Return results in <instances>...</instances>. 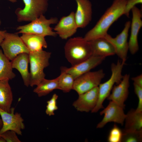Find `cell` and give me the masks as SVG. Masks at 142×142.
Returning a JSON list of instances; mask_svg holds the SVG:
<instances>
[{
    "mask_svg": "<svg viewBox=\"0 0 142 142\" xmlns=\"http://www.w3.org/2000/svg\"><path fill=\"white\" fill-rule=\"evenodd\" d=\"M20 37L29 52L39 51L47 48L48 45L44 36L29 34H22Z\"/></svg>",
    "mask_w": 142,
    "mask_h": 142,
    "instance_id": "ffe728a7",
    "label": "cell"
},
{
    "mask_svg": "<svg viewBox=\"0 0 142 142\" xmlns=\"http://www.w3.org/2000/svg\"><path fill=\"white\" fill-rule=\"evenodd\" d=\"M16 133L11 130H8L1 134V137L3 138L7 142H21Z\"/></svg>",
    "mask_w": 142,
    "mask_h": 142,
    "instance_id": "f1b7e54d",
    "label": "cell"
},
{
    "mask_svg": "<svg viewBox=\"0 0 142 142\" xmlns=\"http://www.w3.org/2000/svg\"><path fill=\"white\" fill-rule=\"evenodd\" d=\"M142 141V130L123 132L121 142H141Z\"/></svg>",
    "mask_w": 142,
    "mask_h": 142,
    "instance_id": "484cf974",
    "label": "cell"
},
{
    "mask_svg": "<svg viewBox=\"0 0 142 142\" xmlns=\"http://www.w3.org/2000/svg\"><path fill=\"white\" fill-rule=\"evenodd\" d=\"M58 21L56 17L47 19L44 15H42L28 24L18 27L16 28L18 31L17 33L32 34L44 37H56L57 34L50 26L57 24Z\"/></svg>",
    "mask_w": 142,
    "mask_h": 142,
    "instance_id": "5b68a950",
    "label": "cell"
},
{
    "mask_svg": "<svg viewBox=\"0 0 142 142\" xmlns=\"http://www.w3.org/2000/svg\"><path fill=\"white\" fill-rule=\"evenodd\" d=\"M1 137V135H0V137Z\"/></svg>",
    "mask_w": 142,
    "mask_h": 142,
    "instance_id": "8d00e7d4",
    "label": "cell"
},
{
    "mask_svg": "<svg viewBox=\"0 0 142 142\" xmlns=\"http://www.w3.org/2000/svg\"><path fill=\"white\" fill-rule=\"evenodd\" d=\"M123 135V131L114 124L109 131L107 141L109 142H121Z\"/></svg>",
    "mask_w": 142,
    "mask_h": 142,
    "instance_id": "4316f807",
    "label": "cell"
},
{
    "mask_svg": "<svg viewBox=\"0 0 142 142\" xmlns=\"http://www.w3.org/2000/svg\"><path fill=\"white\" fill-rule=\"evenodd\" d=\"M130 77L128 74L123 75L120 83L113 86L111 93L106 98L108 100L114 102L124 109L125 106L124 103L129 94Z\"/></svg>",
    "mask_w": 142,
    "mask_h": 142,
    "instance_id": "9a60e30c",
    "label": "cell"
},
{
    "mask_svg": "<svg viewBox=\"0 0 142 142\" xmlns=\"http://www.w3.org/2000/svg\"></svg>",
    "mask_w": 142,
    "mask_h": 142,
    "instance_id": "74e56055",
    "label": "cell"
},
{
    "mask_svg": "<svg viewBox=\"0 0 142 142\" xmlns=\"http://www.w3.org/2000/svg\"><path fill=\"white\" fill-rule=\"evenodd\" d=\"M74 12L62 17L53 28L57 34L62 39H66L74 35L78 28L75 19Z\"/></svg>",
    "mask_w": 142,
    "mask_h": 142,
    "instance_id": "2e32d148",
    "label": "cell"
},
{
    "mask_svg": "<svg viewBox=\"0 0 142 142\" xmlns=\"http://www.w3.org/2000/svg\"><path fill=\"white\" fill-rule=\"evenodd\" d=\"M11 61L0 49V80H12L16 75L13 71Z\"/></svg>",
    "mask_w": 142,
    "mask_h": 142,
    "instance_id": "603a6c76",
    "label": "cell"
},
{
    "mask_svg": "<svg viewBox=\"0 0 142 142\" xmlns=\"http://www.w3.org/2000/svg\"><path fill=\"white\" fill-rule=\"evenodd\" d=\"M134 91L138 99L137 107L136 110L138 112H142V87L133 83Z\"/></svg>",
    "mask_w": 142,
    "mask_h": 142,
    "instance_id": "f546056e",
    "label": "cell"
},
{
    "mask_svg": "<svg viewBox=\"0 0 142 142\" xmlns=\"http://www.w3.org/2000/svg\"><path fill=\"white\" fill-rule=\"evenodd\" d=\"M29 54L21 53L11 61L13 68L18 70L21 74L24 84L27 87L29 85L30 73L28 69L29 63Z\"/></svg>",
    "mask_w": 142,
    "mask_h": 142,
    "instance_id": "d6986e66",
    "label": "cell"
},
{
    "mask_svg": "<svg viewBox=\"0 0 142 142\" xmlns=\"http://www.w3.org/2000/svg\"><path fill=\"white\" fill-rule=\"evenodd\" d=\"M64 51L65 57L72 66L86 60L92 55L89 42L80 37L69 39L65 44Z\"/></svg>",
    "mask_w": 142,
    "mask_h": 142,
    "instance_id": "7a4b0ae2",
    "label": "cell"
},
{
    "mask_svg": "<svg viewBox=\"0 0 142 142\" xmlns=\"http://www.w3.org/2000/svg\"><path fill=\"white\" fill-rule=\"evenodd\" d=\"M89 42L91 47L92 55L106 57L115 54L112 45L104 37L97 38Z\"/></svg>",
    "mask_w": 142,
    "mask_h": 142,
    "instance_id": "ac0fdd59",
    "label": "cell"
},
{
    "mask_svg": "<svg viewBox=\"0 0 142 142\" xmlns=\"http://www.w3.org/2000/svg\"><path fill=\"white\" fill-rule=\"evenodd\" d=\"M6 140L2 137H0V142H6Z\"/></svg>",
    "mask_w": 142,
    "mask_h": 142,
    "instance_id": "836d02e7",
    "label": "cell"
},
{
    "mask_svg": "<svg viewBox=\"0 0 142 142\" xmlns=\"http://www.w3.org/2000/svg\"><path fill=\"white\" fill-rule=\"evenodd\" d=\"M58 89L64 93H68L73 90L74 79L69 73L61 71L57 77Z\"/></svg>",
    "mask_w": 142,
    "mask_h": 142,
    "instance_id": "d4e9b609",
    "label": "cell"
},
{
    "mask_svg": "<svg viewBox=\"0 0 142 142\" xmlns=\"http://www.w3.org/2000/svg\"><path fill=\"white\" fill-rule=\"evenodd\" d=\"M11 2L14 3L16 2L17 1V0H7Z\"/></svg>",
    "mask_w": 142,
    "mask_h": 142,
    "instance_id": "d590c367",
    "label": "cell"
},
{
    "mask_svg": "<svg viewBox=\"0 0 142 142\" xmlns=\"http://www.w3.org/2000/svg\"><path fill=\"white\" fill-rule=\"evenodd\" d=\"M142 0H127L124 9L123 15L129 17V13L133 7L138 4L142 3Z\"/></svg>",
    "mask_w": 142,
    "mask_h": 142,
    "instance_id": "4dcf8cb0",
    "label": "cell"
},
{
    "mask_svg": "<svg viewBox=\"0 0 142 142\" xmlns=\"http://www.w3.org/2000/svg\"><path fill=\"white\" fill-rule=\"evenodd\" d=\"M131 23L129 21L126 22L123 30L115 37L113 38L108 33L103 37L112 45L114 48L115 54L121 60L125 62L129 50L128 38Z\"/></svg>",
    "mask_w": 142,
    "mask_h": 142,
    "instance_id": "9c48e42d",
    "label": "cell"
},
{
    "mask_svg": "<svg viewBox=\"0 0 142 142\" xmlns=\"http://www.w3.org/2000/svg\"><path fill=\"white\" fill-rule=\"evenodd\" d=\"M56 89H58L57 77L52 79L44 78L37 85L33 91L40 97L48 95Z\"/></svg>",
    "mask_w": 142,
    "mask_h": 142,
    "instance_id": "cb8c5ba5",
    "label": "cell"
},
{
    "mask_svg": "<svg viewBox=\"0 0 142 142\" xmlns=\"http://www.w3.org/2000/svg\"><path fill=\"white\" fill-rule=\"evenodd\" d=\"M105 73L102 69L88 72L79 77L74 80L73 90L78 95L98 86Z\"/></svg>",
    "mask_w": 142,
    "mask_h": 142,
    "instance_id": "ba28073f",
    "label": "cell"
},
{
    "mask_svg": "<svg viewBox=\"0 0 142 142\" xmlns=\"http://www.w3.org/2000/svg\"><path fill=\"white\" fill-rule=\"evenodd\" d=\"M125 64V62L118 60L116 63L111 64V77L107 81L100 83L98 86V101L95 106L91 111L92 113H96L100 109L104 108L103 102L110 95L114 84L119 83L123 78L122 71Z\"/></svg>",
    "mask_w": 142,
    "mask_h": 142,
    "instance_id": "277c9868",
    "label": "cell"
},
{
    "mask_svg": "<svg viewBox=\"0 0 142 142\" xmlns=\"http://www.w3.org/2000/svg\"><path fill=\"white\" fill-rule=\"evenodd\" d=\"M132 18L131 23V33L128 42L129 50L132 55L136 53L139 50L138 35L142 26V14L141 10L136 6L131 9Z\"/></svg>",
    "mask_w": 142,
    "mask_h": 142,
    "instance_id": "5bb4252c",
    "label": "cell"
},
{
    "mask_svg": "<svg viewBox=\"0 0 142 142\" xmlns=\"http://www.w3.org/2000/svg\"><path fill=\"white\" fill-rule=\"evenodd\" d=\"M3 125V123L2 120L0 118V129L2 128Z\"/></svg>",
    "mask_w": 142,
    "mask_h": 142,
    "instance_id": "e575fe53",
    "label": "cell"
},
{
    "mask_svg": "<svg viewBox=\"0 0 142 142\" xmlns=\"http://www.w3.org/2000/svg\"><path fill=\"white\" fill-rule=\"evenodd\" d=\"M14 109L11 108L10 113H8L0 108V115L3 125L0 129V134L6 131L11 130L19 135H22V130L25 128L24 119L20 113H14Z\"/></svg>",
    "mask_w": 142,
    "mask_h": 142,
    "instance_id": "30bf717a",
    "label": "cell"
},
{
    "mask_svg": "<svg viewBox=\"0 0 142 142\" xmlns=\"http://www.w3.org/2000/svg\"><path fill=\"white\" fill-rule=\"evenodd\" d=\"M77 8L74 13L75 20L78 28H83L91 22L92 5L89 0H75Z\"/></svg>",
    "mask_w": 142,
    "mask_h": 142,
    "instance_id": "e0dca14e",
    "label": "cell"
},
{
    "mask_svg": "<svg viewBox=\"0 0 142 142\" xmlns=\"http://www.w3.org/2000/svg\"><path fill=\"white\" fill-rule=\"evenodd\" d=\"M9 80H0V108L10 113L13 95L11 88L9 83Z\"/></svg>",
    "mask_w": 142,
    "mask_h": 142,
    "instance_id": "44dd1931",
    "label": "cell"
},
{
    "mask_svg": "<svg viewBox=\"0 0 142 142\" xmlns=\"http://www.w3.org/2000/svg\"><path fill=\"white\" fill-rule=\"evenodd\" d=\"M23 8H17L15 11L18 22H31L47 11L48 0H22Z\"/></svg>",
    "mask_w": 142,
    "mask_h": 142,
    "instance_id": "8992f818",
    "label": "cell"
},
{
    "mask_svg": "<svg viewBox=\"0 0 142 142\" xmlns=\"http://www.w3.org/2000/svg\"><path fill=\"white\" fill-rule=\"evenodd\" d=\"M58 98V95L54 94L51 98L47 101V104L45 110L46 114L49 116L54 115V111L58 109L57 105V100Z\"/></svg>",
    "mask_w": 142,
    "mask_h": 142,
    "instance_id": "83f0119b",
    "label": "cell"
},
{
    "mask_svg": "<svg viewBox=\"0 0 142 142\" xmlns=\"http://www.w3.org/2000/svg\"><path fill=\"white\" fill-rule=\"evenodd\" d=\"M100 113L104 116L97 126V128H101L109 122H113L123 125L124 123L126 114L123 108L115 103L110 101L107 106Z\"/></svg>",
    "mask_w": 142,
    "mask_h": 142,
    "instance_id": "8fae6325",
    "label": "cell"
},
{
    "mask_svg": "<svg viewBox=\"0 0 142 142\" xmlns=\"http://www.w3.org/2000/svg\"><path fill=\"white\" fill-rule=\"evenodd\" d=\"M123 132L142 130V112L131 109L126 114Z\"/></svg>",
    "mask_w": 142,
    "mask_h": 142,
    "instance_id": "7402d4cb",
    "label": "cell"
},
{
    "mask_svg": "<svg viewBox=\"0 0 142 142\" xmlns=\"http://www.w3.org/2000/svg\"><path fill=\"white\" fill-rule=\"evenodd\" d=\"M133 83L142 87V74H141L136 77L131 78Z\"/></svg>",
    "mask_w": 142,
    "mask_h": 142,
    "instance_id": "1f68e13d",
    "label": "cell"
},
{
    "mask_svg": "<svg viewBox=\"0 0 142 142\" xmlns=\"http://www.w3.org/2000/svg\"><path fill=\"white\" fill-rule=\"evenodd\" d=\"M105 58L92 55L86 60L70 68L62 67L60 70L70 74L75 80L101 64Z\"/></svg>",
    "mask_w": 142,
    "mask_h": 142,
    "instance_id": "7c38bea8",
    "label": "cell"
},
{
    "mask_svg": "<svg viewBox=\"0 0 142 142\" xmlns=\"http://www.w3.org/2000/svg\"><path fill=\"white\" fill-rule=\"evenodd\" d=\"M126 0H114L95 26L85 34L84 38L89 41L103 37L112 24L123 15Z\"/></svg>",
    "mask_w": 142,
    "mask_h": 142,
    "instance_id": "6da1fadb",
    "label": "cell"
},
{
    "mask_svg": "<svg viewBox=\"0 0 142 142\" xmlns=\"http://www.w3.org/2000/svg\"><path fill=\"white\" fill-rule=\"evenodd\" d=\"M51 53L43 50L29 52V53L30 65L29 85H37L44 78L45 74L44 69L49 64V60Z\"/></svg>",
    "mask_w": 142,
    "mask_h": 142,
    "instance_id": "3957f363",
    "label": "cell"
},
{
    "mask_svg": "<svg viewBox=\"0 0 142 142\" xmlns=\"http://www.w3.org/2000/svg\"><path fill=\"white\" fill-rule=\"evenodd\" d=\"M98 96V86L79 95L78 98L73 102L72 105L78 111H91L97 104Z\"/></svg>",
    "mask_w": 142,
    "mask_h": 142,
    "instance_id": "4fadbf2b",
    "label": "cell"
},
{
    "mask_svg": "<svg viewBox=\"0 0 142 142\" xmlns=\"http://www.w3.org/2000/svg\"><path fill=\"white\" fill-rule=\"evenodd\" d=\"M0 46L5 55L11 61L19 54L29 51L17 33L6 32Z\"/></svg>",
    "mask_w": 142,
    "mask_h": 142,
    "instance_id": "52a82bcc",
    "label": "cell"
},
{
    "mask_svg": "<svg viewBox=\"0 0 142 142\" xmlns=\"http://www.w3.org/2000/svg\"><path fill=\"white\" fill-rule=\"evenodd\" d=\"M1 22L0 19V25L1 24ZM7 32L6 31H2L0 30V46L3 40L6 33Z\"/></svg>",
    "mask_w": 142,
    "mask_h": 142,
    "instance_id": "d6a6232c",
    "label": "cell"
}]
</instances>
